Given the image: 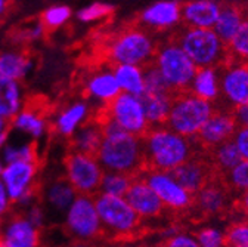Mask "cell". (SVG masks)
Segmentation results:
<instances>
[{"label":"cell","mask_w":248,"mask_h":247,"mask_svg":"<svg viewBox=\"0 0 248 247\" xmlns=\"http://www.w3.org/2000/svg\"><path fill=\"white\" fill-rule=\"evenodd\" d=\"M104 139L96 154L105 172H121L132 176L142 173L145 166V152L142 136H136L121 129L114 120L99 115Z\"/></svg>","instance_id":"1"},{"label":"cell","mask_w":248,"mask_h":247,"mask_svg":"<svg viewBox=\"0 0 248 247\" xmlns=\"http://www.w3.org/2000/svg\"><path fill=\"white\" fill-rule=\"evenodd\" d=\"M145 166L148 169L173 172L195 157L194 139L186 138L167 126L151 128L143 136Z\"/></svg>","instance_id":"2"},{"label":"cell","mask_w":248,"mask_h":247,"mask_svg":"<svg viewBox=\"0 0 248 247\" xmlns=\"http://www.w3.org/2000/svg\"><path fill=\"white\" fill-rule=\"evenodd\" d=\"M96 209L101 218L104 237L112 240H127L142 232L143 221L126 200V197L98 193Z\"/></svg>","instance_id":"3"},{"label":"cell","mask_w":248,"mask_h":247,"mask_svg":"<svg viewBox=\"0 0 248 247\" xmlns=\"http://www.w3.org/2000/svg\"><path fill=\"white\" fill-rule=\"evenodd\" d=\"M213 113L214 105L210 101L194 95L191 90L176 92L166 126L186 138L195 139Z\"/></svg>","instance_id":"4"},{"label":"cell","mask_w":248,"mask_h":247,"mask_svg":"<svg viewBox=\"0 0 248 247\" xmlns=\"http://www.w3.org/2000/svg\"><path fill=\"white\" fill-rule=\"evenodd\" d=\"M177 43L198 68L223 67L231 58L228 45L220 40L213 28L188 27L179 34Z\"/></svg>","instance_id":"5"},{"label":"cell","mask_w":248,"mask_h":247,"mask_svg":"<svg viewBox=\"0 0 248 247\" xmlns=\"http://www.w3.org/2000/svg\"><path fill=\"white\" fill-rule=\"evenodd\" d=\"M154 64L157 66L164 80L173 92L189 90L198 67L177 42L167 43L155 53Z\"/></svg>","instance_id":"6"},{"label":"cell","mask_w":248,"mask_h":247,"mask_svg":"<svg viewBox=\"0 0 248 247\" xmlns=\"http://www.w3.org/2000/svg\"><path fill=\"white\" fill-rule=\"evenodd\" d=\"M64 230L71 240L90 241L104 237L95 197L78 194L64 216Z\"/></svg>","instance_id":"7"},{"label":"cell","mask_w":248,"mask_h":247,"mask_svg":"<svg viewBox=\"0 0 248 247\" xmlns=\"http://www.w3.org/2000/svg\"><path fill=\"white\" fill-rule=\"evenodd\" d=\"M37 162H14L5 165L0 179L3 181L14 204L30 206L40 197L37 185Z\"/></svg>","instance_id":"8"},{"label":"cell","mask_w":248,"mask_h":247,"mask_svg":"<svg viewBox=\"0 0 248 247\" xmlns=\"http://www.w3.org/2000/svg\"><path fill=\"white\" fill-rule=\"evenodd\" d=\"M64 169L65 178L78 194L95 197L99 193L105 170L96 156L71 149L64 159Z\"/></svg>","instance_id":"9"},{"label":"cell","mask_w":248,"mask_h":247,"mask_svg":"<svg viewBox=\"0 0 248 247\" xmlns=\"http://www.w3.org/2000/svg\"><path fill=\"white\" fill-rule=\"evenodd\" d=\"M157 50L151 37L142 30H126L120 33L109 45V58L115 64H151Z\"/></svg>","instance_id":"10"},{"label":"cell","mask_w":248,"mask_h":247,"mask_svg":"<svg viewBox=\"0 0 248 247\" xmlns=\"http://www.w3.org/2000/svg\"><path fill=\"white\" fill-rule=\"evenodd\" d=\"M140 176L160 197L167 210L183 213L194 207V194L185 190L171 172L145 167Z\"/></svg>","instance_id":"11"},{"label":"cell","mask_w":248,"mask_h":247,"mask_svg":"<svg viewBox=\"0 0 248 247\" xmlns=\"http://www.w3.org/2000/svg\"><path fill=\"white\" fill-rule=\"evenodd\" d=\"M102 114L114 120L121 129L136 136H143L151 129L140 97L126 92H121L117 98L107 104Z\"/></svg>","instance_id":"12"},{"label":"cell","mask_w":248,"mask_h":247,"mask_svg":"<svg viewBox=\"0 0 248 247\" xmlns=\"http://www.w3.org/2000/svg\"><path fill=\"white\" fill-rule=\"evenodd\" d=\"M0 243L5 247H40L42 230L31 222L25 213L11 212L3 221Z\"/></svg>","instance_id":"13"},{"label":"cell","mask_w":248,"mask_h":247,"mask_svg":"<svg viewBox=\"0 0 248 247\" xmlns=\"http://www.w3.org/2000/svg\"><path fill=\"white\" fill-rule=\"evenodd\" d=\"M220 92L233 108L248 104V64L228 61L220 74Z\"/></svg>","instance_id":"14"},{"label":"cell","mask_w":248,"mask_h":247,"mask_svg":"<svg viewBox=\"0 0 248 247\" xmlns=\"http://www.w3.org/2000/svg\"><path fill=\"white\" fill-rule=\"evenodd\" d=\"M126 200L135 209L142 221H155L163 216L166 207L160 197L149 187L148 182L140 176H135L129 191L126 193Z\"/></svg>","instance_id":"15"},{"label":"cell","mask_w":248,"mask_h":247,"mask_svg":"<svg viewBox=\"0 0 248 247\" xmlns=\"http://www.w3.org/2000/svg\"><path fill=\"white\" fill-rule=\"evenodd\" d=\"M236 129L238 125L233 117V113L214 110V113L205 121V125L202 126L195 139L198 141V144H201V147L213 149L222 142L232 139Z\"/></svg>","instance_id":"16"},{"label":"cell","mask_w":248,"mask_h":247,"mask_svg":"<svg viewBox=\"0 0 248 247\" xmlns=\"http://www.w3.org/2000/svg\"><path fill=\"white\" fill-rule=\"evenodd\" d=\"M231 190L225 182L210 179L204 187L194 194V207L202 216H217L229 207Z\"/></svg>","instance_id":"17"},{"label":"cell","mask_w":248,"mask_h":247,"mask_svg":"<svg viewBox=\"0 0 248 247\" xmlns=\"http://www.w3.org/2000/svg\"><path fill=\"white\" fill-rule=\"evenodd\" d=\"M78 193L76 188L70 183V181L62 176L50 181L45 190H40V198H42V206L47 213H55L61 214L62 218L65 216L67 210L76 200Z\"/></svg>","instance_id":"18"},{"label":"cell","mask_w":248,"mask_h":247,"mask_svg":"<svg viewBox=\"0 0 248 247\" xmlns=\"http://www.w3.org/2000/svg\"><path fill=\"white\" fill-rule=\"evenodd\" d=\"M171 173L185 190H188L192 194H197L211 179L213 166L207 165L201 159L192 157L191 160L176 167Z\"/></svg>","instance_id":"19"},{"label":"cell","mask_w":248,"mask_h":247,"mask_svg":"<svg viewBox=\"0 0 248 247\" xmlns=\"http://www.w3.org/2000/svg\"><path fill=\"white\" fill-rule=\"evenodd\" d=\"M220 9L222 8L213 0H194L182 6V18L188 27L213 28Z\"/></svg>","instance_id":"20"},{"label":"cell","mask_w":248,"mask_h":247,"mask_svg":"<svg viewBox=\"0 0 248 247\" xmlns=\"http://www.w3.org/2000/svg\"><path fill=\"white\" fill-rule=\"evenodd\" d=\"M142 22L154 28H169L176 25L182 18V8L173 0H161L154 3L142 14Z\"/></svg>","instance_id":"21"},{"label":"cell","mask_w":248,"mask_h":247,"mask_svg":"<svg viewBox=\"0 0 248 247\" xmlns=\"http://www.w3.org/2000/svg\"><path fill=\"white\" fill-rule=\"evenodd\" d=\"M104 139L102 125L98 118L86 121L71 136V149L80 151L90 156H96Z\"/></svg>","instance_id":"22"},{"label":"cell","mask_w":248,"mask_h":247,"mask_svg":"<svg viewBox=\"0 0 248 247\" xmlns=\"http://www.w3.org/2000/svg\"><path fill=\"white\" fill-rule=\"evenodd\" d=\"M174 94L176 92H167V94H143L140 97L151 128L166 126Z\"/></svg>","instance_id":"23"},{"label":"cell","mask_w":248,"mask_h":247,"mask_svg":"<svg viewBox=\"0 0 248 247\" xmlns=\"http://www.w3.org/2000/svg\"><path fill=\"white\" fill-rule=\"evenodd\" d=\"M217 68L219 67H202L197 70L189 87L194 95L210 102L220 97V74Z\"/></svg>","instance_id":"24"},{"label":"cell","mask_w":248,"mask_h":247,"mask_svg":"<svg viewBox=\"0 0 248 247\" xmlns=\"http://www.w3.org/2000/svg\"><path fill=\"white\" fill-rule=\"evenodd\" d=\"M114 76L118 82L121 92L142 97L145 92V74L140 66L133 64H117L114 67Z\"/></svg>","instance_id":"25"},{"label":"cell","mask_w":248,"mask_h":247,"mask_svg":"<svg viewBox=\"0 0 248 247\" xmlns=\"http://www.w3.org/2000/svg\"><path fill=\"white\" fill-rule=\"evenodd\" d=\"M87 92L89 95L96 98L105 104H109L114 98L121 94L118 82L111 71H101L93 74L87 82Z\"/></svg>","instance_id":"26"},{"label":"cell","mask_w":248,"mask_h":247,"mask_svg":"<svg viewBox=\"0 0 248 247\" xmlns=\"http://www.w3.org/2000/svg\"><path fill=\"white\" fill-rule=\"evenodd\" d=\"M11 125L24 132L31 135L34 139L42 138L46 132H47V121L45 118V114H42L39 110H36L34 107H27L22 108L14 118Z\"/></svg>","instance_id":"27"},{"label":"cell","mask_w":248,"mask_h":247,"mask_svg":"<svg viewBox=\"0 0 248 247\" xmlns=\"http://www.w3.org/2000/svg\"><path fill=\"white\" fill-rule=\"evenodd\" d=\"M89 107L84 102H76L65 108L62 113H59L56 121H55V129L62 136H73L74 132L87 121Z\"/></svg>","instance_id":"28"},{"label":"cell","mask_w":248,"mask_h":247,"mask_svg":"<svg viewBox=\"0 0 248 247\" xmlns=\"http://www.w3.org/2000/svg\"><path fill=\"white\" fill-rule=\"evenodd\" d=\"M21 89L16 80L0 76V115L12 120L22 108Z\"/></svg>","instance_id":"29"},{"label":"cell","mask_w":248,"mask_h":247,"mask_svg":"<svg viewBox=\"0 0 248 247\" xmlns=\"http://www.w3.org/2000/svg\"><path fill=\"white\" fill-rule=\"evenodd\" d=\"M244 19L245 18L242 16L239 9L233 6H226L220 9L219 18H217L213 30L216 32V34L220 37V40L228 45L233 39V36L238 33V30L241 28Z\"/></svg>","instance_id":"30"},{"label":"cell","mask_w":248,"mask_h":247,"mask_svg":"<svg viewBox=\"0 0 248 247\" xmlns=\"http://www.w3.org/2000/svg\"><path fill=\"white\" fill-rule=\"evenodd\" d=\"M241 160H242V157L232 139L222 142L220 145H217L211 149L213 167L222 175H225L231 169H233Z\"/></svg>","instance_id":"31"},{"label":"cell","mask_w":248,"mask_h":247,"mask_svg":"<svg viewBox=\"0 0 248 247\" xmlns=\"http://www.w3.org/2000/svg\"><path fill=\"white\" fill-rule=\"evenodd\" d=\"M31 67V59L22 52H3L0 53V76L19 80Z\"/></svg>","instance_id":"32"},{"label":"cell","mask_w":248,"mask_h":247,"mask_svg":"<svg viewBox=\"0 0 248 247\" xmlns=\"http://www.w3.org/2000/svg\"><path fill=\"white\" fill-rule=\"evenodd\" d=\"M133 178L135 176L127 175V173H121V172H105L102 182H101L99 193H104L108 196L124 197L130 188Z\"/></svg>","instance_id":"33"},{"label":"cell","mask_w":248,"mask_h":247,"mask_svg":"<svg viewBox=\"0 0 248 247\" xmlns=\"http://www.w3.org/2000/svg\"><path fill=\"white\" fill-rule=\"evenodd\" d=\"M0 159L5 165L14 162H37L36 144L30 142L24 145H5L0 149Z\"/></svg>","instance_id":"34"},{"label":"cell","mask_w":248,"mask_h":247,"mask_svg":"<svg viewBox=\"0 0 248 247\" xmlns=\"http://www.w3.org/2000/svg\"><path fill=\"white\" fill-rule=\"evenodd\" d=\"M223 182L233 193H244L248 190V159H242L233 169L223 175Z\"/></svg>","instance_id":"35"},{"label":"cell","mask_w":248,"mask_h":247,"mask_svg":"<svg viewBox=\"0 0 248 247\" xmlns=\"http://www.w3.org/2000/svg\"><path fill=\"white\" fill-rule=\"evenodd\" d=\"M195 237L200 247H228L226 230L217 225H204L197 230Z\"/></svg>","instance_id":"36"},{"label":"cell","mask_w":248,"mask_h":247,"mask_svg":"<svg viewBox=\"0 0 248 247\" xmlns=\"http://www.w3.org/2000/svg\"><path fill=\"white\" fill-rule=\"evenodd\" d=\"M231 58H235L239 63L248 64V18L244 19L238 33L228 43Z\"/></svg>","instance_id":"37"},{"label":"cell","mask_w":248,"mask_h":247,"mask_svg":"<svg viewBox=\"0 0 248 247\" xmlns=\"http://www.w3.org/2000/svg\"><path fill=\"white\" fill-rule=\"evenodd\" d=\"M143 74H145L143 94H167V92H173L155 64L152 63L148 64L146 68L143 70Z\"/></svg>","instance_id":"38"},{"label":"cell","mask_w":248,"mask_h":247,"mask_svg":"<svg viewBox=\"0 0 248 247\" xmlns=\"http://www.w3.org/2000/svg\"><path fill=\"white\" fill-rule=\"evenodd\" d=\"M161 247H200L195 232L182 231L179 228H169L164 231Z\"/></svg>","instance_id":"39"},{"label":"cell","mask_w":248,"mask_h":247,"mask_svg":"<svg viewBox=\"0 0 248 247\" xmlns=\"http://www.w3.org/2000/svg\"><path fill=\"white\" fill-rule=\"evenodd\" d=\"M226 238L229 246L248 247V219L233 221L226 228Z\"/></svg>","instance_id":"40"},{"label":"cell","mask_w":248,"mask_h":247,"mask_svg":"<svg viewBox=\"0 0 248 247\" xmlns=\"http://www.w3.org/2000/svg\"><path fill=\"white\" fill-rule=\"evenodd\" d=\"M71 15V11L67 6H52L45 11L42 16V24L45 28H56L64 24Z\"/></svg>","instance_id":"41"},{"label":"cell","mask_w":248,"mask_h":247,"mask_svg":"<svg viewBox=\"0 0 248 247\" xmlns=\"http://www.w3.org/2000/svg\"><path fill=\"white\" fill-rule=\"evenodd\" d=\"M114 11V8L108 3H101V2H96V3H92L86 8H83L80 12H78V19L83 21V22H92V21H98L107 15H109L111 12Z\"/></svg>","instance_id":"42"},{"label":"cell","mask_w":248,"mask_h":247,"mask_svg":"<svg viewBox=\"0 0 248 247\" xmlns=\"http://www.w3.org/2000/svg\"><path fill=\"white\" fill-rule=\"evenodd\" d=\"M232 141L235 142L241 157L248 159V126H238Z\"/></svg>","instance_id":"43"},{"label":"cell","mask_w":248,"mask_h":247,"mask_svg":"<svg viewBox=\"0 0 248 247\" xmlns=\"http://www.w3.org/2000/svg\"><path fill=\"white\" fill-rule=\"evenodd\" d=\"M12 200L9 197V193L5 187V183L3 181L0 179V218H6V216L12 212Z\"/></svg>","instance_id":"44"},{"label":"cell","mask_w":248,"mask_h":247,"mask_svg":"<svg viewBox=\"0 0 248 247\" xmlns=\"http://www.w3.org/2000/svg\"><path fill=\"white\" fill-rule=\"evenodd\" d=\"M232 113H233V117L236 120L238 126H248V104L233 108Z\"/></svg>","instance_id":"45"},{"label":"cell","mask_w":248,"mask_h":247,"mask_svg":"<svg viewBox=\"0 0 248 247\" xmlns=\"http://www.w3.org/2000/svg\"><path fill=\"white\" fill-rule=\"evenodd\" d=\"M9 120L0 115V149L6 145L8 141V129H9Z\"/></svg>","instance_id":"46"},{"label":"cell","mask_w":248,"mask_h":247,"mask_svg":"<svg viewBox=\"0 0 248 247\" xmlns=\"http://www.w3.org/2000/svg\"><path fill=\"white\" fill-rule=\"evenodd\" d=\"M238 207H239V210L242 212V214L248 216V190L239 194V198H238Z\"/></svg>","instance_id":"47"},{"label":"cell","mask_w":248,"mask_h":247,"mask_svg":"<svg viewBox=\"0 0 248 247\" xmlns=\"http://www.w3.org/2000/svg\"><path fill=\"white\" fill-rule=\"evenodd\" d=\"M65 247H95V244L90 241H81V240H71L70 244H67Z\"/></svg>","instance_id":"48"},{"label":"cell","mask_w":248,"mask_h":247,"mask_svg":"<svg viewBox=\"0 0 248 247\" xmlns=\"http://www.w3.org/2000/svg\"><path fill=\"white\" fill-rule=\"evenodd\" d=\"M8 6H9V0H0V18L6 14Z\"/></svg>","instance_id":"49"},{"label":"cell","mask_w":248,"mask_h":247,"mask_svg":"<svg viewBox=\"0 0 248 247\" xmlns=\"http://www.w3.org/2000/svg\"><path fill=\"white\" fill-rule=\"evenodd\" d=\"M3 169H5V163L2 162V159H0V176H2V172H3Z\"/></svg>","instance_id":"50"},{"label":"cell","mask_w":248,"mask_h":247,"mask_svg":"<svg viewBox=\"0 0 248 247\" xmlns=\"http://www.w3.org/2000/svg\"><path fill=\"white\" fill-rule=\"evenodd\" d=\"M3 218H0V235H2V230H3Z\"/></svg>","instance_id":"51"},{"label":"cell","mask_w":248,"mask_h":247,"mask_svg":"<svg viewBox=\"0 0 248 247\" xmlns=\"http://www.w3.org/2000/svg\"><path fill=\"white\" fill-rule=\"evenodd\" d=\"M117 247H140V246H117Z\"/></svg>","instance_id":"52"},{"label":"cell","mask_w":248,"mask_h":247,"mask_svg":"<svg viewBox=\"0 0 248 247\" xmlns=\"http://www.w3.org/2000/svg\"><path fill=\"white\" fill-rule=\"evenodd\" d=\"M228 247H244V246H228Z\"/></svg>","instance_id":"53"},{"label":"cell","mask_w":248,"mask_h":247,"mask_svg":"<svg viewBox=\"0 0 248 247\" xmlns=\"http://www.w3.org/2000/svg\"><path fill=\"white\" fill-rule=\"evenodd\" d=\"M0 247H5V246H3V244H2V243H0Z\"/></svg>","instance_id":"54"}]
</instances>
